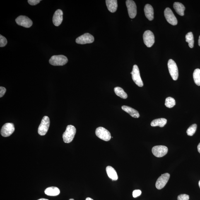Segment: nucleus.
<instances>
[{"label":"nucleus","mask_w":200,"mask_h":200,"mask_svg":"<svg viewBox=\"0 0 200 200\" xmlns=\"http://www.w3.org/2000/svg\"><path fill=\"white\" fill-rule=\"evenodd\" d=\"M76 133V129L75 126L72 125L67 126L66 131L63 135V139L65 142H71L74 139Z\"/></svg>","instance_id":"obj_1"},{"label":"nucleus","mask_w":200,"mask_h":200,"mask_svg":"<svg viewBox=\"0 0 200 200\" xmlns=\"http://www.w3.org/2000/svg\"><path fill=\"white\" fill-rule=\"evenodd\" d=\"M68 62L67 58L63 55L53 56L49 61V63L53 66H63Z\"/></svg>","instance_id":"obj_2"},{"label":"nucleus","mask_w":200,"mask_h":200,"mask_svg":"<svg viewBox=\"0 0 200 200\" xmlns=\"http://www.w3.org/2000/svg\"><path fill=\"white\" fill-rule=\"evenodd\" d=\"M50 126V119L47 116L43 118L38 129V133L41 136H44L47 134Z\"/></svg>","instance_id":"obj_3"},{"label":"nucleus","mask_w":200,"mask_h":200,"mask_svg":"<svg viewBox=\"0 0 200 200\" xmlns=\"http://www.w3.org/2000/svg\"><path fill=\"white\" fill-rule=\"evenodd\" d=\"M133 81L139 87H142L143 83L140 76V72L138 67L136 65L133 66L132 72L131 73Z\"/></svg>","instance_id":"obj_4"},{"label":"nucleus","mask_w":200,"mask_h":200,"mask_svg":"<svg viewBox=\"0 0 200 200\" xmlns=\"http://www.w3.org/2000/svg\"><path fill=\"white\" fill-rule=\"evenodd\" d=\"M168 68L171 76L174 81H176L178 78V70L177 67L173 60L170 59L168 61Z\"/></svg>","instance_id":"obj_5"},{"label":"nucleus","mask_w":200,"mask_h":200,"mask_svg":"<svg viewBox=\"0 0 200 200\" xmlns=\"http://www.w3.org/2000/svg\"><path fill=\"white\" fill-rule=\"evenodd\" d=\"M95 133L97 137L104 141H108L111 139V136L110 132L103 127L97 128L96 130Z\"/></svg>","instance_id":"obj_6"},{"label":"nucleus","mask_w":200,"mask_h":200,"mask_svg":"<svg viewBox=\"0 0 200 200\" xmlns=\"http://www.w3.org/2000/svg\"><path fill=\"white\" fill-rule=\"evenodd\" d=\"M143 39L145 44L148 47H152L154 44V35L151 31L148 30L145 32L143 35Z\"/></svg>","instance_id":"obj_7"},{"label":"nucleus","mask_w":200,"mask_h":200,"mask_svg":"<svg viewBox=\"0 0 200 200\" xmlns=\"http://www.w3.org/2000/svg\"><path fill=\"white\" fill-rule=\"evenodd\" d=\"M15 130L14 125L12 123H6L2 128L1 135L5 137H7L11 136L14 132Z\"/></svg>","instance_id":"obj_8"},{"label":"nucleus","mask_w":200,"mask_h":200,"mask_svg":"<svg viewBox=\"0 0 200 200\" xmlns=\"http://www.w3.org/2000/svg\"><path fill=\"white\" fill-rule=\"evenodd\" d=\"M168 152V148L163 145L154 146L152 148V153L156 157L160 158L164 156Z\"/></svg>","instance_id":"obj_9"},{"label":"nucleus","mask_w":200,"mask_h":200,"mask_svg":"<svg viewBox=\"0 0 200 200\" xmlns=\"http://www.w3.org/2000/svg\"><path fill=\"white\" fill-rule=\"evenodd\" d=\"M94 41V37L91 34L85 33L76 39V42L79 44H91Z\"/></svg>","instance_id":"obj_10"},{"label":"nucleus","mask_w":200,"mask_h":200,"mask_svg":"<svg viewBox=\"0 0 200 200\" xmlns=\"http://www.w3.org/2000/svg\"><path fill=\"white\" fill-rule=\"evenodd\" d=\"M164 15L167 22L172 25H176L177 24V18L170 8H167L164 11Z\"/></svg>","instance_id":"obj_11"},{"label":"nucleus","mask_w":200,"mask_h":200,"mask_svg":"<svg viewBox=\"0 0 200 200\" xmlns=\"http://www.w3.org/2000/svg\"><path fill=\"white\" fill-rule=\"evenodd\" d=\"M126 3L130 18H134L137 14V7L135 3L132 0H127Z\"/></svg>","instance_id":"obj_12"},{"label":"nucleus","mask_w":200,"mask_h":200,"mask_svg":"<svg viewBox=\"0 0 200 200\" xmlns=\"http://www.w3.org/2000/svg\"><path fill=\"white\" fill-rule=\"evenodd\" d=\"M17 24L26 28H30L33 24L32 20L25 16H20L16 19Z\"/></svg>","instance_id":"obj_13"},{"label":"nucleus","mask_w":200,"mask_h":200,"mask_svg":"<svg viewBox=\"0 0 200 200\" xmlns=\"http://www.w3.org/2000/svg\"><path fill=\"white\" fill-rule=\"evenodd\" d=\"M170 177V174L165 173L162 174L161 176L157 179L156 183V187L158 189H161L164 187L168 182Z\"/></svg>","instance_id":"obj_14"},{"label":"nucleus","mask_w":200,"mask_h":200,"mask_svg":"<svg viewBox=\"0 0 200 200\" xmlns=\"http://www.w3.org/2000/svg\"><path fill=\"white\" fill-rule=\"evenodd\" d=\"M63 13L61 9H58L54 12L53 18V22L55 26H59L63 21Z\"/></svg>","instance_id":"obj_15"},{"label":"nucleus","mask_w":200,"mask_h":200,"mask_svg":"<svg viewBox=\"0 0 200 200\" xmlns=\"http://www.w3.org/2000/svg\"><path fill=\"white\" fill-rule=\"evenodd\" d=\"M145 16L149 20H153L154 19V11L153 6L149 4L145 5L144 8Z\"/></svg>","instance_id":"obj_16"},{"label":"nucleus","mask_w":200,"mask_h":200,"mask_svg":"<svg viewBox=\"0 0 200 200\" xmlns=\"http://www.w3.org/2000/svg\"><path fill=\"white\" fill-rule=\"evenodd\" d=\"M123 110L128 113L132 117L134 118H139L140 117L139 114L137 111L131 107L127 106H123L122 107Z\"/></svg>","instance_id":"obj_17"},{"label":"nucleus","mask_w":200,"mask_h":200,"mask_svg":"<svg viewBox=\"0 0 200 200\" xmlns=\"http://www.w3.org/2000/svg\"><path fill=\"white\" fill-rule=\"evenodd\" d=\"M106 4L109 11L114 13L117 11L118 8V1L117 0H107Z\"/></svg>","instance_id":"obj_18"},{"label":"nucleus","mask_w":200,"mask_h":200,"mask_svg":"<svg viewBox=\"0 0 200 200\" xmlns=\"http://www.w3.org/2000/svg\"><path fill=\"white\" fill-rule=\"evenodd\" d=\"M106 171L108 177L112 180L117 181L118 179L117 172L112 167H107L106 168Z\"/></svg>","instance_id":"obj_19"},{"label":"nucleus","mask_w":200,"mask_h":200,"mask_svg":"<svg viewBox=\"0 0 200 200\" xmlns=\"http://www.w3.org/2000/svg\"><path fill=\"white\" fill-rule=\"evenodd\" d=\"M174 8L178 14L181 16H184L185 8L182 3L178 2L174 3Z\"/></svg>","instance_id":"obj_20"},{"label":"nucleus","mask_w":200,"mask_h":200,"mask_svg":"<svg viewBox=\"0 0 200 200\" xmlns=\"http://www.w3.org/2000/svg\"><path fill=\"white\" fill-rule=\"evenodd\" d=\"M45 194L50 196H56L60 193L59 188L56 187H51L47 188L44 191Z\"/></svg>","instance_id":"obj_21"},{"label":"nucleus","mask_w":200,"mask_h":200,"mask_svg":"<svg viewBox=\"0 0 200 200\" xmlns=\"http://www.w3.org/2000/svg\"><path fill=\"white\" fill-rule=\"evenodd\" d=\"M167 120L163 118L157 119L153 120L150 124V125L153 127L160 126V127H163L167 124Z\"/></svg>","instance_id":"obj_22"},{"label":"nucleus","mask_w":200,"mask_h":200,"mask_svg":"<svg viewBox=\"0 0 200 200\" xmlns=\"http://www.w3.org/2000/svg\"><path fill=\"white\" fill-rule=\"evenodd\" d=\"M114 92L118 96L124 99L127 98L128 95L123 89L120 87H117L114 88Z\"/></svg>","instance_id":"obj_23"},{"label":"nucleus","mask_w":200,"mask_h":200,"mask_svg":"<svg viewBox=\"0 0 200 200\" xmlns=\"http://www.w3.org/2000/svg\"><path fill=\"white\" fill-rule=\"evenodd\" d=\"M186 41L188 43L189 47L192 48L194 47V37L192 32H189L186 34L185 37Z\"/></svg>","instance_id":"obj_24"},{"label":"nucleus","mask_w":200,"mask_h":200,"mask_svg":"<svg viewBox=\"0 0 200 200\" xmlns=\"http://www.w3.org/2000/svg\"><path fill=\"white\" fill-rule=\"evenodd\" d=\"M193 78H194L195 83L198 86H200V69H196L195 70L193 73Z\"/></svg>","instance_id":"obj_25"},{"label":"nucleus","mask_w":200,"mask_h":200,"mask_svg":"<svg viewBox=\"0 0 200 200\" xmlns=\"http://www.w3.org/2000/svg\"><path fill=\"white\" fill-rule=\"evenodd\" d=\"M175 99L172 97H169L166 99L165 105L168 108H172L175 105Z\"/></svg>","instance_id":"obj_26"},{"label":"nucleus","mask_w":200,"mask_h":200,"mask_svg":"<svg viewBox=\"0 0 200 200\" xmlns=\"http://www.w3.org/2000/svg\"><path fill=\"white\" fill-rule=\"evenodd\" d=\"M197 127V125L196 124H193L190 126L188 129H187V131H186V133H187L188 135L190 136H193L196 132Z\"/></svg>","instance_id":"obj_27"},{"label":"nucleus","mask_w":200,"mask_h":200,"mask_svg":"<svg viewBox=\"0 0 200 200\" xmlns=\"http://www.w3.org/2000/svg\"><path fill=\"white\" fill-rule=\"evenodd\" d=\"M7 44V40L5 37L1 35H0V47H5Z\"/></svg>","instance_id":"obj_28"},{"label":"nucleus","mask_w":200,"mask_h":200,"mask_svg":"<svg viewBox=\"0 0 200 200\" xmlns=\"http://www.w3.org/2000/svg\"><path fill=\"white\" fill-rule=\"evenodd\" d=\"M189 196L186 194H181L177 197V200H189Z\"/></svg>","instance_id":"obj_29"},{"label":"nucleus","mask_w":200,"mask_h":200,"mask_svg":"<svg viewBox=\"0 0 200 200\" xmlns=\"http://www.w3.org/2000/svg\"><path fill=\"white\" fill-rule=\"evenodd\" d=\"M142 194V192L140 190H136L133 191V197L135 198L138 197Z\"/></svg>","instance_id":"obj_30"},{"label":"nucleus","mask_w":200,"mask_h":200,"mask_svg":"<svg viewBox=\"0 0 200 200\" xmlns=\"http://www.w3.org/2000/svg\"><path fill=\"white\" fill-rule=\"evenodd\" d=\"M40 0H28V2L31 5H36L40 2Z\"/></svg>","instance_id":"obj_31"},{"label":"nucleus","mask_w":200,"mask_h":200,"mask_svg":"<svg viewBox=\"0 0 200 200\" xmlns=\"http://www.w3.org/2000/svg\"><path fill=\"white\" fill-rule=\"evenodd\" d=\"M6 89L2 86L0 87V97H2L5 95L6 92Z\"/></svg>","instance_id":"obj_32"},{"label":"nucleus","mask_w":200,"mask_h":200,"mask_svg":"<svg viewBox=\"0 0 200 200\" xmlns=\"http://www.w3.org/2000/svg\"><path fill=\"white\" fill-rule=\"evenodd\" d=\"M198 152L200 153V143H199V145H198Z\"/></svg>","instance_id":"obj_33"},{"label":"nucleus","mask_w":200,"mask_h":200,"mask_svg":"<svg viewBox=\"0 0 200 200\" xmlns=\"http://www.w3.org/2000/svg\"><path fill=\"white\" fill-rule=\"evenodd\" d=\"M86 200H93L92 198H86Z\"/></svg>","instance_id":"obj_34"},{"label":"nucleus","mask_w":200,"mask_h":200,"mask_svg":"<svg viewBox=\"0 0 200 200\" xmlns=\"http://www.w3.org/2000/svg\"><path fill=\"white\" fill-rule=\"evenodd\" d=\"M198 44L200 47V35L199 37V40H198Z\"/></svg>","instance_id":"obj_35"},{"label":"nucleus","mask_w":200,"mask_h":200,"mask_svg":"<svg viewBox=\"0 0 200 200\" xmlns=\"http://www.w3.org/2000/svg\"><path fill=\"white\" fill-rule=\"evenodd\" d=\"M37 200H49L46 199H44V198H41V199H39Z\"/></svg>","instance_id":"obj_36"},{"label":"nucleus","mask_w":200,"mask_h":200,"mask_svg":"<svg viewBox=\"0 0 200 200\" xmlns=\"http://www.w3.org/2000/svg\"><path fill=\"white\" fill-rule=\"evenodd\" d=\"M199 188H200V180L199 181Z\"/></svg>","instance_id":"obj_37"},{"label":"nucleus","mask_w":200,"mask_h":200,"mask_svg":"<svg viewBox=\"0 0 200 200\" xmlns=\"http://www.w3.org/2000/svg\"><path fill=\"white\" fill-rule=\"evenodd\" d=\"M69 200H74L73 199H70Z\"/></svg>","instance_id":"obj_38"}]
</instances>
